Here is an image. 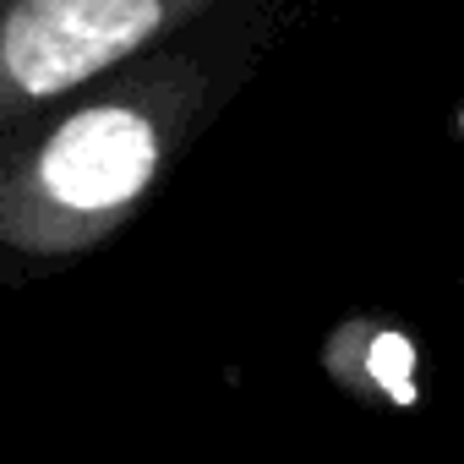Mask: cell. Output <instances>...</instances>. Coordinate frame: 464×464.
<instances>
[{"instance_id": "1", "label": "cell", "mask_w": 464, "mask_h": 464, "mask_svg": "<svg viewBox=\"0 0 464 464\" xmlns=\"http://www.w3.org/2000/svg\"><path fill=\"white\" fill-rule=\"evenodd\" d=\"M159 28V0H17L0 28V72L28 99L115 66Z\"/></svg>"}, {"instance_id": "2", "label": "cell", "mask_w": 464, "mask_h": 464, "mask_svg": "<svg viewBox=\"0 0 464 464\" xmlns=\"http://www.w3.org/2000/svg\"><path fill=\"white\" fill-rule=\"evenodd\" d=\"M159 164V142L153 126L131 110H82L77 121H66L44 159H39V180L55 202L66 208H115L126 197H137L148 186Z\"/></svg>"}]
</instances>
